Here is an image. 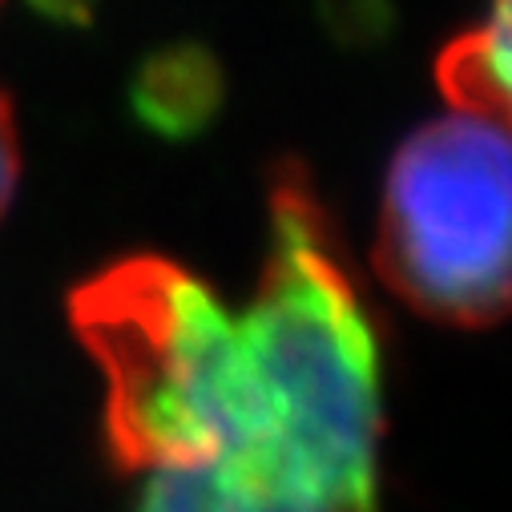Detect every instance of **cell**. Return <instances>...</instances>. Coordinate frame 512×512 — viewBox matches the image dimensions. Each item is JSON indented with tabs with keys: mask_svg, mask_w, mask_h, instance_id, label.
<instances>
[{
	"mask_svg": "<svg viewBox=\"0 0 512 512\" xmlns=\"http://www.w3.org/2000/svg\"><path fill=\"white\" fill-rule=\"evenodd\" d=\"M375 271L412 311L492 327L508 307V130L448 113L392 158Z\"/></svg>",
	"mask_w": 512,
	"mask_h": 512,
	"instance_id": "1",
	"label": "cell"
},
{
	"mask_svg": "<svg viewBox=\"0 0 512 512\" xmlns=\"http://www.w3.org/2000/svg\"><path fill=\"white\" fill-rule=\"evenodd\" d=\"M142 476L134 512H379L303 492L226 452Z\"/></svg>",
	"mask_w": 512,
	"mask_h": 512,
	"instance_id": "2",
	"label": "cell"
},
{
	"mask_svg": "<svg viewBox=\"0 0 512 512\" xmlns=\"http://www.w3.org/2000/svg\"><path fill=\"white\" fill-rule=\"evenodd\" d=\"M436 77L452 113L508 121V0H488V17L440 53Z\"/></svg>",
	"mask_w": 512,
	"mask_h": 512,
	"instance_id": "3",
	"label": "cell"
},
{
	"mask_svg": "<svg viewBox=\"0 0 512 512\" xmlns=\"http://www.w3.org/2000/svg\"><path fill=\"white\" fill-rule=\"evenodd\" d=\"M17 182H21V142H17V117H13V105L0 89V218H5L13 194H17Z\"/></svg>",
	"mask_w": 512,
	"mask_h": 512,
	"instance_id": "4",
	"label": "cell"
}]
</instances>
